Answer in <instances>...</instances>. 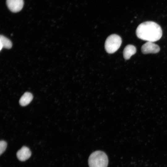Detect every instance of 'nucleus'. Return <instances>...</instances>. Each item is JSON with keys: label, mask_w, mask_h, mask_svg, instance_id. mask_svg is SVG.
<instances>
[{"label": "nucleus", "mask_w": 167, "mask_h": 167, "mask_svg": "<svg viewBox=\"0 0 167 167\" xmlns=\"http://www.w3.org/2000/svg\"><path fill=\"white\" fill-rule=\"evenodd\" d=\"M136 34L140 39L154 42L161 39L162 32L159 25L154 22L149 21L140 24L136 28Z\"/></svg>", "instance_id": "1"}, {"label": "nucleus", "mask_w": 167, "mask_h": 167, "mask_svg": "<svg viewBox=\"0 0 167 167\" xmlns=\"http://www.w3.org/2000/svg\"><path fill=\"white\" fill-rule=\"evenodd\" d=\"M108 158L104 152L97 150L93 152L88 159L89 167H107Z\"/></svg>", "instance_id": "2"}, {"label": "nucleus", "mask_w": 167, "mask_h": 167, "mask_svg": "<svg viewBox=\"0 0 167 167\" xmlns=\"http://www.w3.org/2000/svg\"><path fill=\"white\" fill-rule=\"evenodd\" d=\"M122 42V39L119 36L115 34L110 35L105 42V47L106 51L109 54L114 53L120 48Z\"/></svg>", "instance_id": "3"}, {"label": "nucleus", "mask_w": 167, "mask_h": 167, "mask_svg": "<svg viewBox=\"0 0 167 167\" xmlns=\"http://www.w3.org/2000/svg\"><path fill=\"white\" fill-rule=\"evenodd\" d=\"M160 49V47L158 45L153 42L149 41H147L141 47L142 52L144 54L157 53Z\"/></svg>", "instance_id": "4"}, {"label": "nucleus", "mask_w": 167, "mask_h": 167, "mask_svg": "<svg viewBox=\"0 0 167 167\" xmlns=\"http://www.w3.org/2000/svg\"><path fill=\"white\" fill-rule=\"evenodd\" d=\"M8 9L12 12L16 13L20 11L23 6V0H6Z\"/></svg>", "instance_id": "5"}, {"label": "nucleus", "mask_w": 167, "mask_h": 167, "mask_svg": "<svg viewBox=\"0 0 167 167\" xmlns=\"http://www.w3.org/2000/svg\"><path fill=\"white\" fill-rule=\"evenodd\" d=\"M31 152L29 149L26 146H23L17 152L16 155L18 159L21 161H24L31 156Z\"/></svg>", "instance_id": "6"}, {"label": "nucleus", "mask_w": 167, "mask_h": 167, "mask_svg": "<svg viewBox=\"0 0 167 167\" xmlns=\"http://www.w3.org/2000/svg\"><path fill=\"white\" fill-rule=\"evenodd\" d=\"M136 52V49L135 46L131 45H127L125 47L123 50V57L126 60L129 59Z\"/></svg>", "instance_id": "7"}, {"label": "nucleus", "mask_w": 167, "mask_h": 167, "mask_svg": "<svg viewBox=\"0 0 167 167\" xmlns=\"http://www.w3.org/2000/svg\"><path fill=\"white\" fill-rule=\"evenodd\" d=\"M33 97L31 93L28 92H25L21 97L19 101V104L22 106H25L30 103Z\"/></svg>", "instance_id": "8"}, {"label": "nucleus", "mask_w": 167, "mask_h": 167, "mask_svg": "<svg viewBox=\"0 0 167 167\" xmlns=\"http://www.w3.org/2000/svg\"><path fill=\"white\" fill-rule=\"evenodd\" d=\"M12 46V43L10 40L3 35L0 36V50H1L3 47L8 49H10L11 48Z\"/></svg>", "instance_id": "9"}, {"label": "nucleus", "mask_w": 167, "mask_h": 167, "mask_svg": "<svg viewBox=\"0 0 167 167\" xmlns=\"http://www.w3.org/2000/svg\"><path fill=\"white\" fill-rule=\"evenodd\" d=\"M7 146L6 142L4 140L0 142V154L1 155L5 150Z\"/></svg>", "instance_id": "10"}]
</instances>
